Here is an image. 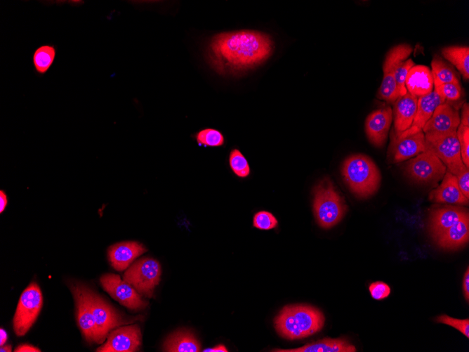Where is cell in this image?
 <instances>
[{"mask_svg": "<svg viewBox=\"0 0 469 352\" xmlns=\"http://www.w3.org/2000/svg\"><path fill=\"white\" fill-rule=\"evenodd\" d=\"M271 37L243 30L221 32L210 40L206 58L211 67L224 76H237L263 63L272 53Z\"/></svg>", "mask_w": 469, "mask_h": 352, "instance_id": "1", "label": "cell"}, {"mask_svg": "<svg viewBox=\"0 0 469 352\" xmlns=\"http://www.w3.org/2000/svg\"><path fill=\"white\" fill-rule=\"evenodd\" d=\"M324 316L317 308L306 305L284 307L275 319L277 333L287 339H298L320 331Z\"/></svg>", "mask_w": 469, "mask_h": 352, "instance_id": "2", "label": "cell"}, {"mask_svg": "<svg viewBox=\"0 0 469 352\" xmlns=\"http://www.w3.org/2000/svg\"><path fill=\"white\" fill-rule=\"evenodd\" d=\"M341 173L350 191L360 198L374 194L379 188L380 171L368 156L356 154L347 157L343 163Z\"/></svg>", "mask_w": 469, "mask_h": 352, "instance_id": "3", "label": "cell"}, {"mask_svg": "<svg viewBox=\"0 0 469 352\" xmlns=\"http://www.w3.org/2000/svg\"><path fill=\"white\" fill-rule=\"evenodd\" d=\"M313 211L319 226L331 228L343 218L347 206L329 178L322 179L313 190Z\"/></svg>", "mask_w": 469, "mask_h": 352, "instance_id": "4", "label": "cell"}, {"mask_svg": "<svg viewBox=\"0 0 469 352\" xmlns=\"http://www.w3.org/2000/svg\"><path fill=\"white\" fill-rule=\"evenodd\" d=\"M424 134L426 148L443 162L447 168V171L456 176L467 167L461 159L456 132Z\"/></svg>", "mask_w": 469, "mask_h": 352, "instance_id": "5", "label": "cell"}, {"mask_svg": "<svg viewBox=\"0 0 469 352\" xmlns=\"http://www.w3.org/2000/svg\"><path fill=\"white\" fill-rule=\"evenodd\" d=\"M161 273L159 263L152 258L145 257L136 261L124 274V280L131 285L138 292L152 297L154 287L159 284Z\"/></svg>", "mask_w": 469, "mask_h": 352, "instance_id": "6", "label": "cell"}, {"mask_svg": "<svg viewBox=\"0 0 469 352\" xmlns=\"http://www.w3.org/2000/svg\"><path fill=\"white\" fill-rule=\"evenodd\" d=\"M43 304L41 292L32 282L22 293L13 318V328L18 336H23L36 320Z\"/></svg>", "mask_w": 469, "mask_h": 352, "instance_id": "7", "label": "cell"}, {"mask_svg": "<svg viewBox=\"0 0 469 352\" xmlns=\"http://www.w3.org/2000/svg\"><path fill=\"white\" fill-rule=\"evenodd\" d=\"M408 175L420 183L435 182L443 178L447 167L429 148L411 159L406 165Z\"/></svg>", "mask_w": 469, "mask_h": 352, "instance_id": "8", "label": "cell"}, {"mask_svg": "<svg viewBox=\"0 0 469 352\" xmlns=\"http://www.w3.org/2000/svg\"><path fill=\"white\" fill-rule=\"evenodd\" d=\"M425 149V134L423 131L402 136L392 129L388 150V160L390 163H398L418 155Z\"/></svg>", "mask_w": 469, "mask_h": 352, "instance_id": "9", "label": "cell"}, {"mask_svg": "<svg viewBox=\"0 0 469 352\" xmlns=\"http://www.w3.org/2000/svg\"><path fill=\"white\" fill-rule=\"evenodd\" d=\"M104 289L115 300L131 310L145 308L147 302L143 300L137 290L115 274H105L100 278Z\"/></svg>", "mask_w": 469, "mask_h": 352, "instance_id": "10", "label": "cell"}, {"mask_svg": "<svg viewBox=\"0 0 469 352\" xmlns=\"http://www.w3.org/2000/svg\"><path fill=\"white\" fill-rule=\"evenodd\" d=\"M411 48L409 44H400L393 46L388 51L383 64V80L377 93V97L379 99L394 103L399 98L394 67L398 58Z\"/></svg>", "mask_w": 469, "mask_h": 352, "instance_id": "11", "label": "cell"}, {"mask_svg": "<svg viewBox=\"0 0 469 352\" xmlns=\"http://www.w3.org/2000/svg\"><path fill=\"white\" fill-rule=\"evenodd\" d=\"M87 294L100 343H103L112 329L126 322L102 297L88 288H87Z\"/></svg>", "mask_w": 469, "mask_h": 352, "instance_id": "12", "label": "cell"}, {"mask_svg": "<svg viewBox=\"0 0 469 352\" xmlns=\"http://www.w3.org/2000/svg\"><path fill=\"white\" fill-rule=\"evenodd\" d=\"M77 306L78 325L89 342L101 344L87 294V287L77 285L71 287Z\"/></svg>", "mask_w": 469, "mask_h": 352, "instance_id": "13", "label": "cell"}, {"mask_svg": "<svg viewBox=\"0 0 469 352\" xmlns=\"http://www.w3.org/2000/svg\"><path fill=\"white\" fill-rule=\"evenodd\" d=\"M141 344L140 329L138 325L119 327L111 332L107 340L97 348L98 352H133Z\"/></svg>", "mask_w": 469, "mask_h": 352, "instance_id": "14", "label": "cell"}, {"mask_svg": "<svg viewBox=\"0 0 469 352\" xmlns=\"http://www.w3.org/2000/svg\"><path fill=\"white\" fill-rule=\"evenodd\" d=\"M392 120L390 106L379 108L370 113L366 119L365 130L370 142L375 146H383L385 142Z\"/></svg>", "mask_w": 469, "mask_h": 352, "instance_id": "15", "label": "cell"}, {"mask_svg": "<svg viewBox=\"0 0 469 352\" xmlns=\"http://www.w3.org/2000/svg\"><path fill=\"white\" fill-rule=\"evenodd\" d=\"M459 124L460 116L458 110L444 103L435 110L422 131L424 133L456 132Z\"/></svg>", "mask_w": 469, "mask_h": 352, "instance_id": "16", "label": "cell"}, {"mask_svg": "<svg viewBox=\"0 0 469 352\" xmlns=\"http://www.w3.org/2000/svg\"><path fill=\"white\" fill-rule=\"evenodd\" d=\"M467 214V209L453 205H444L432 209L429 216L428 228L433 239L435 240Z\"/></svg>", "mask_w": 469, "mask_h": 352, "instance_id": "17", "label": "cell"}, {"mask_svg": "<svg viewBox=\"0 0 469 352\" xmlns=\"http://www.w3.org/2000/svg\"><path fill=\"white\" fill-rule=\"evenodd\" d=\"M444 102V98L435 90L425 96L418 98L416 112L411 126L403 132H395L397 135L403 136L421 131L423 126L430 118L435 110Z\"/></svg>", "mask_w": 469, "mask_h": 352, "instance_id": "18", "label": "cell"}, {"mask_svg": "<svg viewBox=\"0 0 469 352\" xmlns=\"http://www.w3.org/2000/svg\"><path fill=\"white\" fill-rule=\"evenodd\" d=\"M429 200L437 203L468 204V199L461 191L456 176L448 171H446L441 184L430 193Z\"/></svg>", "mask_w": 469, "mask_h": 352, "instance_id": "19", "label": "cell"}, {"mask_svg": "<svg viewBox=\"0 0 469 352\" xmlns=\"http://www.w3.org/2000/svg\"><path fill=\"white\" fill-rule=\"evenodd\" d=\"M146 251L143 245L138 242H121L109 247L108 258L112 267L117 270L121 271Z\"/></svg>", "mask_w": 469, "mask_h": 352, "instance_id": "20", "label": "cell"}, {"mask_svg": "<svg viewBox=\"0 0 469 352\" xmlns=\"http://www.w3.org/2000/svg\"><path fill=\"white\" fill-rule=\"evenodd\" d=\"M417 101V97L407 92L393 103L392 112L395 131L403 132L411 126L416 112Z\"/></svg>", "mask_w": 469, "mask_h": 352, "instance_id": "21", "label": "cell"}, {"mask_svg": "<svg viewBox=\"0 0 469 352\" xmlns=\"http://www.w3.org/2000/svg\"><path fill=\"white\" fill-rule=\"evenodd\" d=\"M405 86L407 92L418 98L433 91L431 70L425 65H415L409 71Z\"/></svg>", "mask_w": 469, "mask_h": 352, "instance_id": "22", "label": "cell"}, {"mask_svg": "<svg viewBox=\"0 0 469 352\" xmlns=\"http://www.w3.org/2000/svg\"><path fill=\"white\" fill-rule=\"evenodd\" d=\"M469 238V216H463L435 240L443 249H455L465 245Z\"/></svg>", "mask_w": 469, "mask_h": 352, "instance_id": "23", "label": "cell"}, {"mask_svg": "<svg viewBox=\"0 0 469 352\" xmlns=\"http://www.w3.org/2000/svg\"><path fill=\"white\" fill-rule=\"evenodd\" d=\"M277 352H355V347L343 339H324L293 349H274Z\"/></svg>", "mask_w": 469, "mask_h": 352, "instance_id": "24", "label": "cell"}, {"mask_svg": "<svg viewBox=\"0 0 469 352\" xmlns=\"http://www.w3.org/2000/svg\"><path fill=\"white\" fill-rule=\"evenodd\" d=\"M164 350L171 352H198L200 344L188 330H178L171 334L164 344Z\"/></svg>", "mask_w": 469, "mask_h": 352, "instance_id": "25", "label": "cell"}, {"mask_svg": "<svg viewBox=\"0 0 469 352\" xmlns=\"http://www.w3.org/2000/svg\"><path fill=\"white\" fill-rule=\"evenodd\" d=\"M442 55L459 71L464 80L469 79V48L467 46L444 47Z\"/></svg>", "mask_w": 469, "mask_h": 352, "instance_id": "26", "label": "cell"}, {"mask_svg": "<svg viewBox=\"0 0 469 352\" xmlns=\"http://www.w3.org/2000/svg\"><path fill=\"white\" fill-rule=\"evenodd\" d=\"M56 57V47L52 44H43L32 53V64L37 74L44 75L53 65Z\"/></svg>", "mask_w": 469, "mask_h": 352, "instance_id": "27", "label": "cell"}, {"mask_svg": "<svg viewBox=\"0 0 469 352\" xmlns=\"http://www.w3.org/2000/svg\"><path fill=\"white\" fill-rule=\"evenodd\" d=\"M431 68L434 87L447 83L459 82L452 67L438 55L433 56Z\"/></svg>", "mask_w": 469, "mask_h": 352, "instance_id": "28", "label": "cell"}, {"mask_svg": "<svg viewBox=\"0 0 469 352\" xmlns=\"http://www.w3.org/2000/svg\"><path fill=\"white\" fill-rule=\"evenodd\" d=\"M413 49H410L402 54L397 60L394 67L395 79L397 86L399 98L407 92L405 86V80L409 70L415 65L414 62L408 58Z\"/></svg>", "mask_w": 469, "mask_h": 352, "instance_id": "29", "label": "cell"}, {"mask_svg": "<svg viewBox=\"0 0 469 352\" xmlns=\"http://www.w3.org/2000/svg\"><path fill=\"white\" fill-rule=\"evenodd\" d=\"M434 90L444 98V103H448L456 110L460 107L462 103L461 99L463 98V92L459 82L435 86Z\"/></svg>", "mask_w": 469, "mask_h": 352, "instance_id": "30", "label": "cell"}, {"mask_svg": "<svg viewBox=\"0 0 469 352\" xmlns=\"http://www.w3.org/2000/svg\"><path fill=\"white\" fill-rule=\"evenodd\" d=\"M229 163L235 175L241 178L247 177L250 174L249 163L242 152L233 149L230 154Z\"/></svg>", "mask_w": 469, "mask_h": 352, "instance_id": "31", "label": "cell"}, {"mask_svg": "<svg viewBox=\"0 0 469 352\" xmlns=\"http://www.w3.org/2000/svg\"><path fill=\"white\" fill-rule=\"evenodd\" d=\"M196 139L199 145L204 146L218 147L224 143L223 134L213 129H205L199 131Z\"/></svg>", "mask_w": 469, "mask_h": 352, "instance_id": "32", "label": "cell"}, {"mask_svg": "<svg viewBox=\"0 0 469 352\" xmlns=\"http://www.w3.org/2000/svg\"><path fill=\"white\" fill-rule=\"evenodd\" d=\"M461 159L463 164L469 167V126L459 124L456 130Z\"/></svg>", "mask_w": 469, "mask_h": 352, "instance_id": "33", "label": "cell"}, {"mask_svg": "<svg viewBox=\"0 0 469 352\" xmlns=\"http://www.w3.org/2000/svg\"><path fill=\"white\" fill-rule=\"evenodd\" d=\"M278 221L275 216L267 211H260L253 216V225L260 230H270L277 227Z\"/></svg>", "mask_w": 469, "mask_h": 352, "instance_id": "34", "label": "cell"}, {"mask_svg": "<svg viewBox=\"0 0 469 352\" xmlns=\"http://www.w3.org/2000/svg\"><path fill=\"white\" fill-rule=\"evenodd\" d=\"M440 323L446 324L458 330L467 338H469V320L468 318L461 320L454 318L447 315H442L436 318Z\"/></svg>", "mask_w": 469, "mask_h": 352, "instance_id": "35", "label": "cell"}, {"mask_svg": "<svg viewBox=\"0 0 469 352\" xmlns=\"http://www.w3.org/2000/svg\"><path fill=\"white\" fill-rule=\"evenodd\" d=\"M369 290L372 298L376 300L385 299L390 293V287L383 282H372L369 287Z\"/></svg>", "mask_w": 469, "mask_h": 352, "instance_id": "36", "label": "cell"}, {"mask_svg": "<svg viewBox=\"0 0 469 352\" xmlns=\"http://www.w3.org/2000/svg\"><path fill=\"white\" fill-rule=\"evenodd\" d=\"M458 187L465 197L469 199V171L468 168H465L456 176Z\"/></svg>", "mask_w": 469, "mask_h": 352, "instance_id": "37", "label": "cell"}, {"mask_svg": "<svg viewBox=\"0 0 469 352\" xmlns=\"http://www.w3.org/2000/svg\"><path fill=\"white\" fill-rule=\"evenodd\" d=\"M460 124L469 126V105L468 103H464L462 105Z\"/></svg>", "mask_w": 469, "mask_h": 352, "instance_id": "38", "label": "cell"}, {"mask_svg": "<svg viewBox=\"0 0 469 352\" xmlns=\"http://www.w3.org/2000/svg\"><path fill=\"white\" fill-rule=\"evenodd\" d=\"M463 295L467 301L469 300V268L465 272L463 280Z\"/></svg>", "mask_w": 469, "mask_h": 352, "instance_id": "39", "label": "cell"}, {"mask_svg": "<svg viewBox=\"0 0 469 352\" xmlns=\"http://www.w3.org/2000/svg\"><path fill=\"white\" fill-rule=\"evenodd\" d=\"M39 351H41L39 348L29 344L20 345L15 349V352H39Z\"/></svg>", "mask_w": 469, "mask_h": 352, "instance_id": "40", "label": "cell"}, {"mask_svg": "<svg viewBox=\"0 0 469 352\" xmlns=\"http://www.w3.org/2000/svg\"><path fill=\"white\" fill-rule=\"evenodd\" d=\"M7 197L3 190L0 191V212L2 213L7 204Z\"/></svg>", "mask_w": 469, "mask_h": 352, "instance_id": "41", "label": "cell"}, {"mask_svg": "<svg viewBox=\"0 0 469 352\" xmlns=\"http://www.w3.org/2000/svg\"><path fill=\"white\" fill-rule=\"evenodd\" d=\"M204 352H227V349L223 344H219L213 348H206L204 351Z\"/></svg>", "mask_w": 469, "mask_h": 352, "instance_id": "42", "label": "cell"}, {"mask_svg": "<svg viewBox=\"0 0 469 352\" xmlns=\"http://www.w3.org/2000/svg\"><path fill=\"white\" fill-rule=\"evenodd\" d=\"M0 345L1 346H4L7 339L6 332L2 328L0 330Z\"/></svg>", "mask_w": 469, "mask_h": 352, "instance_id": "43", "label": "cell"}, {"mask_svg": "<svg viewBox=\"0 0 469 352\" xmlns=\"http://www.w3.org/2000/svg\"><path fill=\"white\" fill-rule=\"evenodd\" d=\"M0 351H1V352H11V345L1 346V348H0Z\"/></svg>", "mask_w": 469, "mask_h": 352, "instance_id": "44", "label": "cell"}]
</instances>
